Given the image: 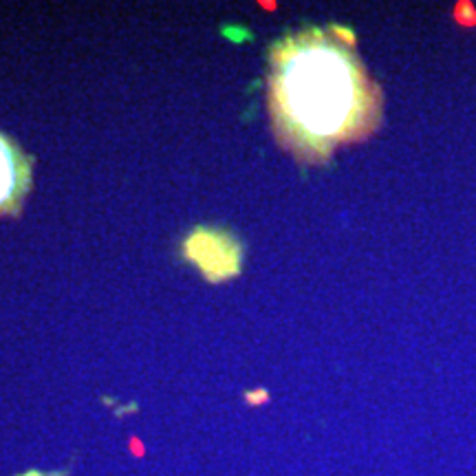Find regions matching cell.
<instances>
[{
	"mask_svg": "<svg viewBox=\"0 0 476 476\" xmlns=\"http://www.w3.org/2000/svg\"><path fill=\"white\" fill-rule=\"evenodd\" d=\"M31 188V159L0 133V214H13Z\"/></svg>",
	"mask_w": 476,
	"mask_h": 476,
	"instance_id": "cell-2",
	"label": "cell"
},
{
	"mask_svg": "<svg viewBox=\"0 0 476 476\" xmlns=\"http://www.w3.org/2000/svg\"><path fill=\"white\" fill-rule=\"evenodd\" d=\"M267 106L278 144L300 161L324 163L337 146L375 131L382 93L351 42L307 29L274 45Z\"/></svg>",
	"mask_w": 476,
	"mask_h": 476,
	"instance_id": "cell-1",
	"label": "cell"
}]
</instances>
